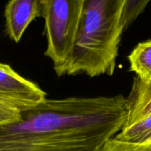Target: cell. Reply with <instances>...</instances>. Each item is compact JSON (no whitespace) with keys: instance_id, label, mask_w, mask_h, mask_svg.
Masks as SVG:
<instances>
[{"instance_id":"obj_10","label":"cell","mask_w":151,"mask_h":151,"mask_svg":"<svg viewBox=\"0 0 151 151\" xmlns=\"http://www.w3.org/2000/svg\"><path fill=\"white\" fill-rule=\"evenodd\" d=\"M99 151H151V142H132L114 137L106 141Z\"/></svg>"},{"instance_id":"obj_6","label":"cell","mask_w":151,"mask_h":151,"mask_svg":"<svg viewBox=\"0 0 151 151\" xmlns=\"http://www.w3.org/2000/svg\"><path fill=\"white\" fill-rule=\"evenodd\" d=\"M126 109L127 120L124 128L151 115V81L134 77L126 98Z\"/></svg>"},{"instance_id":"obj_1","label":"cell","mask_w":151,"mask_h":151,"mask_svg":"<svg viewBox=\"0 0 151 151\" xmlns=\"http://www.w3.org/2000/svg\"><path fill=\"white\" fill-rule=\"evenodd\" d=\"M126 120L122 94L47 98L0 125V151H99Z\"/></svg>"},{"instance_id":"obj_9","label":"cell","mask_w":151,"mask_h":151,"mask_svg":"<svg viewBox=\"0 0 151 151\" xmlns=\"http://www.w3.org/2000/svg\"><path fill=\"white\" fill-rule=\"evenodd\" d=\"M151 0H125L122 14L124 30L128 29L144 12Z\"/></svg>"},{"instance_id":"obj_8","label":"cell","mask_w":151,"mask_h":151,"mask_svg":"<svg viewBox=\"0 0 151 151\" xmlns=\"http://www.w3.org/2000/svg\"><path fill=\"white\" fill-rule=\"evenodd\" d=\"M115 137L119 140L132 142H151V115L123 128Z\"/></svg>"},{"instance_id":"obj_5","label":"cell","mask_w":151,"mask_h":151,"mask_svg":"<svg viewBox=\"0 0 151 151\" xmlns=\"http://www.w3.org/2000/svg\"><path fill=\"white\" fill-rule=\"evenodd\" d=\"M6 31L10 39L19 43L31 22L42 17L41 0H10L4 10Z\"/></svg>"},{"instance_id":"obj_7","label":"cell","mask_w":151,"mask_h":151,"mask_svg":"<svg viewBox=\"0 0 151 151\" xmlns=\"http://www.w3.org/2000/svg\"><path fill=\"white\" fill-rule=\"evenodd\" d=\"M130 71L136 76L151 81V39L139 43L128 56Z\"/></svg>"},{"instance_id":"obj_2","label":"cell","mask_w":151,"mask_h":151,"mask_svg":"<svg viewBox=\"0 0 151 151\" xmlns=\"http://www.w3.org/2000/svg\"><path fill=\"white\" fill-rule=\"evenodd\" d=\"M125 0H83L73 52L65 75H113L124 31Z\"/></svg>"},{"instance_id":"obj_3","label":"cell","mask_w":151,"mask_h":151,"mask_svg":"<svg viewBox=\"0 0 151 151\" xmlns=\"http://www.w3.org/2000/svg\"><path fill=\"white\" fill-rule=\"evenodd\" d=\"M41 3L47 42L44 55L60 77L65 75L73 52L83 0H41Z\"/></svg>"},{"instance_id":"obj_4","label":"cell","mask_w":151,"mask_h":151,"mask_svg":"<svg viewBox=\"0 0 151 151\" xmlns=\"http://www.w3.org/2000/svg\"><path fill=\"white\" fill-rule=\"evenodd\" d=\"M45 99L47 93L37 84L21 76L9 65L0 63V104L22 112Z\"/></svg>"},{"instance_id":"obj_11","label":"cell","mask_w":151,"mask_h":151,"mask_svg":"<svg viewBox=\"0 0 151 151\" xmlns=\"http://www.w3.org/2000/svg\"><path fill=\"white\" fill-rule=\"evenodd\" d=\"M21 112L0 104V125L16 120L20 116Z\"/></svg>"}]
</instances>
